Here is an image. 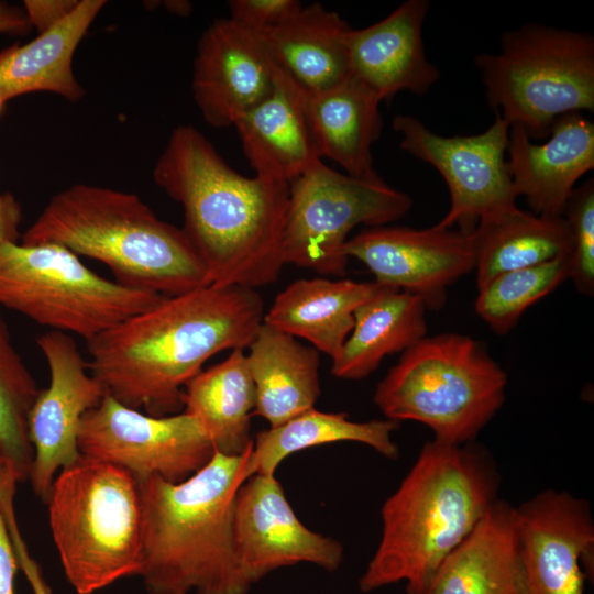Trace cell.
Returning <instances> with one entry per match:
<instances>
[{
  "label": "cell",
  "instance_id": "cell-8",
  "mask_svg": "<svg viewBox=\"0 0 594 594\" xmlns=\"http://www.w3.org/2000/svg\"><path fill=\"white\" fill-rule=\"evenodd\" d=\"M488 105L530 139L548 138L554 121L594 110L591 34L528 23L506 31L499 52L474 56Z\"/></svg>",
  "mask_w": 594,
  "mask_h": 594
},
{
  "label": "cell",
  "instance_id": "cell-16",
  "mask_svg": "<svg viewBox=\"0 0 594 594\" xmlns=\"http://www.w3.org/2000/svg\"><path fill=\"white\" fill-rule=\"evenodd\" d=\"M525 594H583L593 574L590 504L568 492L543 491L516 508Z\"/></svg>",
  "mask_w": 594,
  "mask_h": 594
},
{
  "label": "cell",
  "instance_id": "cell-7",
  "mask_svg": "<svg viewBox=\"0 0 594 594\" xmlns=\"http://www.w3.org/2000/svg\"><path fill=\"white\" fill-rule=\"evenodd\" d=\"M507 375L466 336L424 338L377 384L374 403L391 420L429 427L436 440L465 444L503 406Z\"/></svg>",
  "mask_w": 594,
  "mask_h": 594
},
{
  "label": "cell",
  "instance_id": "cell-29",
  "mask_svg": "<svg viewBox=\"0 0 594 594\" xmlns=\"http://www.w3.org/2000/svg\"><path fill=\"white\" fill-rule=\"evenodd\" d=\"M184 411L195 416L208 433L215 451L241 455L253 444L251 417L256 392L244 349L199 372L184 388Z\"/></svg>",
  "mask_w": 594,
  "mask_h": 594
},
{
  "label": "cell",
  "instance_id": "cell-40",
  "mask_svg": "<svg viewBox=\"0 0 594 594\" xmlns=\"http://www.w3.org/2000/svg\"><path fill=\"white\" fill-rule=\"evenodd\" d=\"M163 3L170 13L179 16H187L193 10L191 3L184 0H170L164 1Z\"/></svg>",
  "mask_w": 594,
  "mask_h": 594
},
{
  "label": "cell",
  "instance_id": "cell-31",
  "mask_svg": "<svg viewBox=\"0 0 594 594\" xmlns=\"http://www.w3.org/2000/svg\"><path fill=\"white\" fill-rule=\"evenodd\" d=\"M40 391L0 315V463L18 483L29 480L31 472L29 417Z\"/></svg>",
  "mask_w": 594,
  "mask_h": 594
},
{
  "label": "cell",
  "instance_id": "cell-20",
  "mask_svg": "<svg viewBox=\"0 0 594 594\" xmlns=\"http://www.w3.org/2000/svg\"><path fill=\"white\" fill-rule=\"evenodd\" d=\"M306 95L276 69L271 92L234 122L255 176L288 184L320 161Z\"/></svg>",
  "mask_w": 594,
  "mask_h": 594
},
{
  "label": "cell",
  "instance_id": "cell-12",
  "mask_svg": "<svg viewBox=\"0 0 594 594\" xmlns=\"http://www.w3.org/2000/svg\"><path fill=\"white\" fill-rule=\"evenodd\" d=\"M393 129L400 148L433 166L448 186L450 208L436 227L458 223L472 233L481 218L516 207L506 158L509 123L501 116L495 113L488 129L473 135L443 136L409 114L394 117Z\"/></svg>",
  "mask_w": 594,
  "mask_h": 594
},
{
  "label": "cell",
  "instance_id": "cell-30",
  "mask_svg": "<svg viewBox=\"0 0 594 594\" xmlns=\"http://www.w3.org/2000/svg\"><path fill=\"white\" fill-rule=\"evenodd\" d=\"M399 422L391 419L352 421L345 413H323L311 408L290 420L261 430L253 439L245 463V476L275 474L289 455L322 444L359 442L387 459H397L398 446L392 435Z\"/></svg>",
  "mask_w": 594,
  "mask_h": 594
},
{
  "label": "cell",
  "instance_id": "cell-2",
  "mask_svg": "<svg viewBox=\"0 0 594 594\" xmlns=\"http://www.w3.org/2000/svg\"><path fill=\"white\" fill-rule=\"evenodd\" d=\"M153 179L183 206L209 284L255 289L278 279L288 184L241 175L193 125L173 130Z\"/></svg>",
  "mask_w": 594,
  "mask_h": 594
},
{
  "label": "cell",
  "instance_id": "cell-13",
  "mask_svg": "<svg viewBox=\"0 0 594 594\" xmlns=\"http://www.w3.org/2000/svg\"><path fill=\"white\" fill-rule=\"evenodd\" d=\"M36 343L50 370V384L40 391L29 417L33 448L29 480L45 502L57 473L81 455L78 432L84 415L107 393L90 373L72 336L51 330Z\"/></svg>",
  "mask_w": 594,
  "mask_h": 594
},
{
  "label": "cell",
  "instance_id": "cell-25",
  "mask_svg": "<svg viewBox=\"0 0 594 594\" xmlns=\"http://www.w3.org/2000/svg\"><path fill=\"white\" fill-rule=\"evenodd\" d=\"M376 287L375 282L297 279L276 296L263 322L309 341L333 361L354 327L355 310Z\"/></svg>",
  "mask_w": 594,
  "mask_h": 594
},
{
  "label": "cell",
  "instance_id": "cell-18",
  "mask_svg": "<svg viewBox=\"0 0 594 594\" xmlns=\"http://www.w3.org/2000/svg\"><path fill=\"white\" fill-rule=\"evenodd\" d=\"M508 169L517 196L534 213L563 216L576 182L594 168V124L582 112L559 117L543 144L509 125Z\"/></svg>",
  "mask_w": 594,
  "mask_h": 594
},
{
  "label": "cell",
  "instance_id": "cell-3",
  "mask_svg": "<svg viewBox=\"0 0 594 594\" xmlns=\"http://www.w3.org/2000/svg\"><path fill=\"white\" fill-rule=\"evenodd\" d=\"M497 472L483 449L426 442L382 506L381 540L359 580L360 591L405 582L406 594H429L444 560L497 499Z\"/></svg>",
  "mask_w": 594,
  "mask_h": 594
},
{
  "label": "cell",
  "instance_id": "cell-39",
  "mask_svg": "<svg viewBox=\"0 0 594 594\" xmlns=\"http://www.w3.org/2000/svg\"><path fill=\"white\" fill-rule=\"evenodd\" d=\"M31 29L22 7L0 1V34L25 35Z\"/></svg>",
  "mask_w": 594,
  "mask_h": 594
},
{
  "label": "cell",
  "instance_id": "cell-27",
  "mask_svg": "<svg viewBox=\"0 0 594 594\" xmlns=\"http://www.w3.org/2000/svg\"><path fill=\"white\" fill-rule=\"evenodd\" d=\"M381 102L352 76L328 91L307 97L308 121L320 158L334 161L354 177H377L372 145L382 132Z\"/></svg>",
  "mask_w": 594,
  "mask_h": 594
},
{
  "label": "cell",
  "instance_id": "cell-42",
  "mask_svg": "<svg viewBox=\"0 0 594 594\" xmlns=\"http://www.w3.org/2000/svg\"><path fill=\"white\" fill-rule=\"evenodd\" d=\"M6 103L7 102L0 98V113L2 112Z\"/></svg>",
  "mask_w": 594,
  "mask_h": 594
},
{
  "label": "cell",
  "instance_id": "cell-38",
  "mask_svg": "<svg viewBox=\"0 0 594 594\" xmlns=\"http://www.w3.org/2000/svg\"><path fill=\"white\" fill-rule=\"evenodd\" d=\"M21 219V207L14 197L0 191V244L18 242L21 237L19 232Z\"/></svg>",
  "mask_w": 594,
  "mask_h": 594
},
{
  "label": "cell",
  "instance_id": "cell-33",
  "mask_svg": "<svg viewBox=\"0 0 594 594\" xmlns=\"http://www.w3.org/2000/svg\"><path fill=\"white\" fill-rule=\"evenodd\" d=\"M563 217L571 235L570 278L586 296L594 294V182L573 189Z\"/></svg>",
  "mask_w": 594,
  "mask_h": 594
},
{
  "label": "cell",
  "instance_id": "cell-17",
  "mask_svg": "<svg viewBox=\"0 0 594 594\" xmlns=\"http://www.w3.org/2000/svg\"><path fill=\"white\" fill-rule=\"evenodd\" d=\"M276 68L261 35L230 19L212 22L201 34L191 89L204 120L221 129L261 102L273 89Z\"/></svg>",
  "mask_w": 594,
  "mask_h": 594
},
{
  "label": "cell",
  "instance_id": "cell-26",
  "mask_svg": "<svg viewBox=\"0 0 594 594\" xmlns=\"http://www.w3.org/2000/svg\"><path fill=\"white\" fill-rule=\"evenodd\" d=\"M426 309L418 296L377 284L354 312V327L332 361V375L341 380L365 378L385 356L415 345L426 337Z\"/></svg>",
  "mask_w": 594,
  "mask_h": 594
},
{
  "label": "cell",
  "instance_id": "cell-37",
  "mask_svg": "<svg viewBox=\"0 0 594 594\" xmlns=\"http://www.w3.org/2000/svg\"><path fill=\"white\" fill-rule=\"evenodd\" d=\"M18 559L0 510V594H15Z\"/></svg>",
  "mask_w": 594,
  "mask_h": 594
},
{
  "label": "cell",
  "instance_id": "cell-41",
  "mask_svg": "<svg viewBox=\"0 0 594 594\" xmlns=\"http://www.w3.org/2000/svg\"><path fill=\"white\" fill-rule=\"evenodd\" d=\"M7 481H15V479L3 468V465L0 463V485L1 483H4ZM18 483V482H16Z\"/></svg>",
  "mask_w": 594,
  "mask_h": 594
},
{
  "label": "cell",
  "instance_id": "cell-34",
  "mask_svg": "<svg viewBox=\"0 0 594 594\" xmlns=\"http://www.w3.org/2000/svg\"><path fill=\"white\" fill-rule=\"evenodd\" d=\"M296 0H231L230 20L261 36L270 33L301 9Z\"/></svg>",
  "mask_w": 594,
  "mask_h": 594
},
{
  "label": "cell",
  "instance_id": "cell-35",
  "mask_svg": "<svg viewBox=\"0 0 594 594\" xmlns=\"http://www.w3.org/2000/svg\"><path fill=\"white\" fill-rule=\"evenodd\" d=\"M80 0H24L22 8L32 29L42 34L65 20Z\"/></svg>",
  "mask_w": 594,
  "mask_h": 594
},
{
  "label": "cell",
  "instance_id": "cell-14",
  "mask_svg": "<svg viewBox=\"0 0 594 594\" xmlns=\"http://www.w3.org/2000/svg\"><path fill=\"white\" fill-rule=\"evenodd\" d=\"M233 536L240 568L252 585L299 563L336 572L344 558L340 541L300 521L275 474H254L238 490Z\"/></svg>",
  "mask_w": 594,
  "mask_h": 594
},
{
  "label": "cell",
  "instance_id": "cell-11",
  "mask_svg": "<svg viewBox=\"0 0 594 594\" xmlns=\"http://www.w3.org/2000/svg\"><path fill=\"white\" fill-rule=\"evenodd\" d=\"M78 448L81 455L119 466L136 480L158 476L170 483L195 474L216 452L195 416L155 417L109 395L84 415Z\"/></svg>",
  "mask_w": 594,
  "mask_h": 594
},
{
  "label": "cell",
  "instance_id": "cell-19",
  "mask_svg": "<svg viewBox=\"0 0 594 594\" xmlns=\"http://www.w3.org/2000/svg\"><path fill=\"white\" fill-rule=\"evenodd\" d=\"M428 0H406L383 20L351 29L348 50L351 76L381 101L402 91L425 95L440 78L427 58L422 28Z\"/></svg>",
  "mask_w": 594,
  "mask_h": 594
},
{
  "label": "cell",
  "instance_id": "cell-23",
  "mask_svg": "<svg viewBox=\"0 0 594 594\" xmlns=\"http://www.w3.org/2000/svg\"><path fill=\"white\" fill-rule=\"evenodd\" d=\"M105 0H80L77 8L53 29L26 44L0 52V98L10 99L48 91L77 102L85 88L73 70V57L88 29L106 6Z\"/></svg>",
  "mask_w": 594,
  "mask_h": 594
},
{
  "label": "cell",
  "instance_id": "cell-36",
  "mask_svg": "<svg viewBox=\"0 0 594 594\" xmlns=\"http://www.w3.org/2000/svg\"><path fill=\"white\" fill-rule=\"evenodd\" d=\"M8 530L12 546L18 559V564L22 569L33 594H53L46 582L37 562L30 556L15 519L9 520Z\"/></svg>",
  "mask_w": 594,
  "mask_h": 594
},
{
  "label": "cell",
  "instance_id": "cell-5",
  "mask_svg": "<svg viewBox=\"0 0 594 594\" xmlns=\"http://www.w3.org/2000/svg\"><path fill=\"white\" fill-rule=\"evenodd\" d=\"M20 238L62 245L106 264L124 286L166 297L210 285L183 229L132 193L75 184L54 195Z\"/></svg>",
  "mask_w": 594,
  "mask_h": 594
},
{
  "label": "cell",
  "instance_id": "cell-6",
  "mask_svg": "<svg viewBox=\"0 0 594 594\" xmlns=\"http://www.w3.org/2000/svg\"><path fill=\"white\" fill-rule=\"evenodd\" d=\"M45 502L64 573L78 594L139 575L141 504L131 473L80 455L58 472Z\"/></svg>",
  "mask_w": 594,
  "mask_h": 594
},
{
  "label": "cell",
  "instance_id": "cell-28",
  "mask_svg": "<svg viewBox=\"0 0 594 594\" xmlns=\"http://www.w3.org/2000/svg\"><path fill=\"white\" fill-rule=\"evenodd\" d=\"M472 237L477 289L499 274L571 254L563 216H540L517 206L481 218Z\"/></svg>",
  "mask_w": 594,
  "mask_h": 594
},
{
  "label": "cell",
  "instance_id": "cell-1",
  "mask_svg": "<svg viewBox=\"0 0 594 594\" xmlns=\"http://www.w3.org/2000/svg\"><path fill=\"white\" fill-rule=\"evenodd\" d=\"M263 318L253 288L210 284L165 296L87 341L88 367L119 403L155 417L179 414L185 385L215 354L249 348Z\"/></svg>",
  "mask_w": 594,
  "mask_h": 594
},
{
  "label": "cell",
  "instance_id": "cell-4",
  "mask_svg": "<svg viewBox=\"0 0 594 594\" xmlns=\"http://www.w3.org/2000/svg\"><path fill=\"white\" fill-rule=\"evenodd\" d=\"M250 449L241 455L215 452L202 469L179 483L158 476L135 479L141 504L139 576L148 594L250 592L233 536L234 501L248 480Z\"/></svg>",
  "mask_w": 594,
  "mask_h": 594
},
{
  "label": "cell",
  "instance_id": "cell-24",
  "mask_svg": "<svg viewBox=\"0 0 594 594\" xmlns=\"http://www.w3.org/2000/svg\"><path fill=\"white\" fill-rule=\"evenodd\" d=\"M246 354L255 385L253 416L279 426L315 408L320 396L319 351L264 322Z\"/></svg>",
  "mask_w": 594,
  "mask_h": 594
},
{
  "label": "cell",
  "instance_id": "cell-22",
  "mask_svg": "<svg viewBox=\"0 0 594 594\" xmlns=\"http://www.w3.org/2000/svg\"><path fill=\"white\" fill-rule=\"evenodd\" d=\"M351 29L337 12L311 3L262 37L275 68L310 97L351 77Z\"/></svg>",
  "mask_w": 594,
  "mask_h": 594
},
{
  "label": "cell",
  "instance_id": "cell-10",
  "mask_svg": "<svg viewBox=\"0 0 594 594\" xmlns=\"http://www.w3.org/2000/svg\"><path fill=\"white\" fill-rule=\"evenodd\" d=\"M413 199L380 176L339 173L322 160L289 183L282 239L284 264L342 276L348 235L358 226L383 227L404 217Z\"/></svg>",
  "mask_w": 594,
  "mask_h": 594
},
{
  "label": "cell",
  "instance_id": "cell-32",
  "mask_svg": "<svg viewBox=\"0 0 594 594\" xmlns=\"http://www.w3.org/2000/svg\"><path fill=\"white\" fill-rule=\"evenodd\" d=\"M570 278V255L499 274L479 289L476 314L498 333L514 328L525 310Z\"/></svg>",
  "mask_w": 594,
  "mask_h": 594
},
{
  "label": "cell",
  "instance_id": "cell-21",
  "mask_svg": "<svg viewBox=\"0 0 594 594\" xmlns=\"http://www.w3.org/2000/svg\"><path fill=\"white\" fill-rule=\"evenodd\" d=\"M429 594H525L516 507L496 499L444 560Z\"/></svg>",
  "mask_w": 594,
  "mask_h": 594
},
{
  "label": "cell",
  "instance_id": "cell-15",
  "mask_svg": "<svg viewBox=\"0 0 594 594\" xmlns=\"http://www.w3.org/2000/svg\"><path fill=\"white\" fill-rule=\"evenodd\" d=\"M344 253L362 262L375 283L414 294L429 309L443 307L447 288L475 267L472 233L436 226L369 228L348 239Z\"/></svg>",
  "mask_w": 594,
  "mask_h": 594
},
{
  "label": "cell",
  "instance_id": "cell-9",
  "mask_svg": "<svg viewBox=\"0 0 594 594\" xmlns=\"http://www.w3.org/2000/svg\"><path fill=\"white\" fill-rule=\"evenodd\" d=\"M163 297L98 275L58 244H0V306L51 330L89 341Z\"/></svg>",
  "mask_w": 594,
  "mask_h": 594
}]
</instances>
